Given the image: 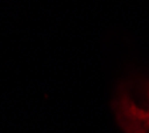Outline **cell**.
<instances>
[{"label":"cell","instance_id":"1","mask_svg":"<svg viewBox=\"0 0 149 133\" xmlns=\"http://www.w3.org/2000/svg\"><path fill=\"white\" fill-rule=\"evenodd\" d=\"M111 107L123 133H149V76L137 73L120 80Z\"/></svg>","mask_w":149,"mask_h":133}]
</instances>
